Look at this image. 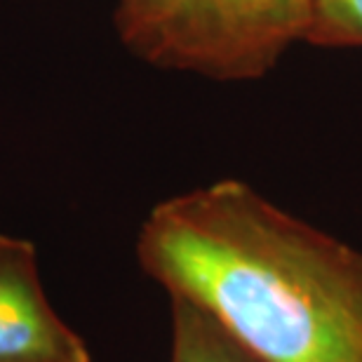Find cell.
Masks as SVG:
<instances>
[{"instance_id":"4","label":"cell","mask_w":362,"mask_h":362,"mask_svg":"<svg viewBox=\"0 0 362 362\" xmlns=\"http://www.w3.org/2000/svg\"><path fill=\"white\" fill-rule=\"evenodd\" d=\"M172 299L170 362H262L243 349L212 315L186 299Z\"/></svg>"},{"instance_id":"5","label":"cell","mask_w":362,"mask_h":362,"mask_svg":"<svg viewBox=\"0 0 362 362\" xmlns=\"http://www.w3.org/2000/svg\"><path fill=\"white\" fill-rule=\"evenodd\" d=\"M306 42L317 47H362V0H310Z\"/></svg>"},{"instance_id":"1","label":"cell","mask_w":362,"mask_h":362,"mask_svg":"<svg viewBox=\"0 0 362 362\" xmlns=\"http://www.w3.org/2000/svg\"><path fill=\"white\" fill-rule=\"evenodd\" d=\"M136 257L262 362H362V252L245 181L156 205Z\"/></svg>"},{"instance_id":"3","label":"cell","mask_w":362,"mask_h":362,"mask_svg":"<svg viewBox=\"0 0 362 362\" xmlns=\"http://www.w3.org/2000/svg\"><path fill=\"white\" fill-rule=\"evenodd\" d=\"M0 362H92L49 306L33 243L0 233Z\"/></svg>"},{"instance_id":"2","label":"cell","mask_w":362,"mask_h":362,"mask_svg":"<svg viewBox=\"0 0 362 362\" xmlns=\"http://www.w3.org/2000/svg\"><path fill=\"white\" fill-rule=\"evenodd\" d=\"M113 21L122 45L151 66L255 81L306 42L310 0H118Z\"/></svg>"}]
</instances>
